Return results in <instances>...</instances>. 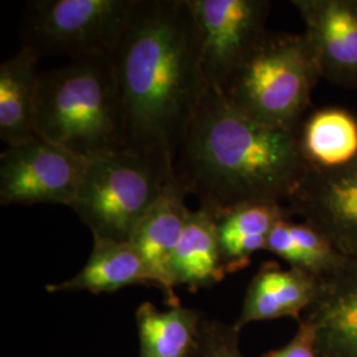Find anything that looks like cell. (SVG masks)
<instances>
[{
  "label": "cell",
  "instance_id": "cell-11",
  "mask_svg": "<svg viewBox=\"0 0 357 357\" xmlns=\"http://www.w3.org/2000/svg\"><path fill=\"white\" fill-rule=\"evenodd\" d=\"M187 195L175 175L128 241L141 257L153 287L162 291L171 307L180 305L172 277V258L191 212L185 205Z\"/></svg>",
  "mask_w": 357,
  "mask_h": 357
},
{
  "label": "cell",
  "instance_id": "cell-17",
  "mask_svg": "<svg viewBox=\"0 0 357 357\" xmlns=\"http://www.w3.org/2000/svg\"><path fill=\"white\" fill-rule=\"evenodd\" d=\"M227 275L217 237L216 216L200 206L187 218L172 258L175 286H185L192 293L208 289Z\"/></svg>",
  "mask_w": 357,
  "mask_h": 357
},
{
  "label": "cell",
  "instance_id": "cell-5",
  "mask_svg": "<svg viewBox=\"0 0 357 357\" xmlns=\"http://www.w3.org/2000/svg\"><path fill=\"white\" fill-rule=\"evenodd\" d=\"M176 175L158 156L126 149L91 159L70 206L93 238L128 243Z\"/></svg>",
  "mask_w": 357,
  "mask_h": 357
},
{
  "label": "cell",
  "instance_id": "cell-14",
  "mask_svg": "<svg viewBox=\"0 0 357 357\" xmlns=\"http://www.w3.org/2000/svg\"><path fill=\"white\" fill-rule=\"evenodd\" d=\"M216 216L217 237L227 274L248 268L255 253L266 250L270 233L283 218H293L286 204L246 203Z\"/></svg>",
  "mask_w": 357,
  "mask_h": 357
},
{
  "label": "cell",
  "instance_id": "cell-19",
  "mask_svg": "<svg viewBox=\"0 0 357 357\" xmlns=\"http://www.w3.org/2000/svg\"><path fill=\"white\" fill-rule=\"evenodd\" d=\"M203 320L193 308L178 305L162 311L143 302L135 312L139 357H193Z\"/></svg>",
  "mask_w": 357,
  "mask_h": 357
},
{
  "label": "cell",
  "instance_id": "cell-10",
  "mask_svg": "<svg viewBox=\"0 0 357 357\" xmlns=\"http://www.w3.org/2000/svg\"><path fill=\"white\" fill-rule=\"evenodd\" d=\"M320 76L357 89V0H294Z\"/></svg>",
  "mask_w": 357,
  "mask_h": 357
},
{
  "label": "cell",
  "instance_id": "cell-1",
  "mask_svg": "<svg viewBox=\"0 0 357 357\" xmlns=\"http://www.w3.org/2000/svg\"><path fill=\"white\" fill-rule=\"evenodd\" d=\"M112 61L126 113L128 149L175 168L206 86L188 0H137Z\"/></svg>",
  "mask_w": 357,
  "mask_h": 357
},
{
  "label": "cell",
  "instance_id": "cell-20",
  "mask_svg": "<svg viewBox=\"0 0 357 357\" xmlns=\"http://www.w3.org/2000/svg\"><path fill=\"white\" fill-rule=\"evenodd\" d=\"M266 250L280 257L290 268L318 278L331 274L345 257L320 230L293 218H283L275 224L268 236Z\"/></svg>",
  "mask_w": 357,
  "mask_h": 357
},
{
  "label": "cell",
  "instance_id": "cell-7",
  "mask_svg": "<svg viewBox=\"0 0 357 357\" xmlns=\"http://www.w3.org/2000/svg\"><path fill=\"white\" fill-rule=\"evenodd\" d=\"M89 160L35 137L0 156V203L72 206Z\"/></svg>",
  "mask_w": 357,
  "mask_h": 357
},
{
  "label": "cell",
  "instance_id": "cell-4",
  "mask_svg": "<svg viewBox=\"0 0 357 357\" xmlns=\"http://www.w3.org/2000/svg\"><path fill=\"white\" fill-rule=\"evenodd\" d=\"M319 78L305 35L268 31L220 90L255 121L296 130Z\"/></svg>",
  "mask_w": 357,
  "mask_h": 357
},
{
  "label": "cell",
  "instance_id": "cell-3",
  "mask_svg": "<svg viewBox=\"0 0 357 357\" xmlns=\"http://www.w3.org/2000/svg\"><path fill=\"white\" fill-rule=\"evenodd\" d=\"M36 135L88 160L128 149V122L110 57L40 73Z\"/></svg>",
  "mask_w": 357,
  "mask_h": 357
},
{
  "label": "cell",
  "instance_id": "cell-9",
  "mask_svg": "<svg viewBox=\"0 0 357 357\" xmlns=\"http://www.w3.org/2000/svg\"><path fill=\"white\" fill-rule=\"evenodd\" d=\"M294 216L320 230L344 255H357V156L332 169L310 168L287 203Z\"/></svg>",
  "mask_w": 357,
  "mask_h": 357
},
{
  "label": "cell",
  "instance_id": "cell-12",
  "mask_svg": "<svg viewBox=\"0 0 357 357\" xmlns=\"http://www.w3.org/2000/svg\"><path fill=\"white\" fill-rule=\"evenodd\" d=\"M320 357H357V255L321 278L319 295L303 319Z\"/></svg>",
  "mask_w": 357,
  "mask_h": 357
},
{
  "label": "cell",
  "instance_id": "cell-21",
  "mask_svg": "<svg viewBox=\"0 0 357 357\" xmlns=\"http://www.w3.org/2000/svg\"><path fill=\"white\" fill-rule=\"evenodd\" d=\"M240 332L241 330L234 323L203 320L193 357H243Z\"/></svg>",
  "mask_w": 357,
  "mask_h": 357
},
{
  "label": "cell",
  "instance_id": "cell-16",
  "mask_svg": "<svg viewBox=\"0 0 357 357\" xmlns=\"http://www.w3.org/2000/svg\"><path fill=\"white\" fill-rule=\"evenodd\" d=\"M153 286L139 255L130 243L94 238L88 262L76 275L52 283L48 293L112 294L128 286Z\"/></svg>",
  "mask_w": 357,
  "mask_h": 357
},
{
  "label": "cell",
  "instance_id": "cell-15",
  "mask_svg": "<svg viewBox=\"0 0 357 357\" xmlns=\"http://www.w3.org/2000/svg\"><path fill=\"white\" fill-rule=\"evenodd\" d=\"M38 59V52L23 45L0 65V137L8 147L36 137Z\"/></svg>",
  "mask_w": 357,
  "mask_h": 357
},
{
  "label": "cell",
  "instance_id": "cell-13",
  "mask_svg": "<svg viewBox=\"0 0 357 357\" xmlns=\"http://www.w3.org/2000/svg\"><path fill=\"white\" fill-rule=\"evenodd\" d=\"M320 286L321 278L268 261L258 268L249 283L240 317L234 324L243 330L255 321L281 318L301 321L317 301Z\"/></svg>",
  "mask_w": 357,
  "mask_h": 357
},
{
  "label": "cell",
  "instance_id": "cell-8",
  "mask_svg": "<svg viewBox=\"0 0 357 357\" xmlns=\"http://www.w3.org/2000/svg\"><path fill=\"white\" fill-rule=\"evenodd\" d=\"M200 35L205 85L222 89L268 33L266 0H188Z\"/></svg>",
  "mask_w": 357,
  "mask_h": 357
},
{
  "label": "cell",
  "instance_id": "cell-2",
  "mask_svg": "<svg viewBox=\"0 0 357 357\" xmlns=\"http://www.w3.org/2000/svg\"><path fill=\"white\" fill-rule=\"evenodd\" d=\"M308 169L296 130L255 121L208 85L175 165L184 190L215 215L246 203H289Z\"/></svg>",
  "mask_w": 357,
  "mask_h": 357
},
{
  "label": "cell",
  "instance_id": "cell-22",
  "mask_svg": "<svg viewBox=\"0 0 357 357\" xmlns=\"http://www.w3.org/2000/svg\"><path fill=\"white\" fill-rule=\"evenodd\" d=\"M261 357H320V355L314 332L305 320H301L293 339L287 344L270 351Z\"/></svg>",
  "mask_w": 357,
  "mask_h": 357
},
{
  "label": "cell",
  "instance_id": "cell-18",
  "mask_svg": "<svg viewBox=\"0 0 357 357\" xmlns=\"http://www.w3.org/2000/svg\"><path fill=\"white\" fill-rule=\"evenodd\" d=\"M296 134L308 168H339L357 156V119L344 109L315 110L301 122Z\"/></svg>",
  "mask_w": 357,
  "mask_h": 357
},
{
  "label": "cell",
  "instance_id": "cell-6",
  "mask_svg": "<svg viewBox=\"0 0 357 357\" xmlns=\"http://www.w3.org/2000/svg\"><path fill=\"white\" fill-rule=\"evenodd\" d=\"M137 0H38L28 3L23 40L38 54L75 60L113 57Z\"/></svg>",
  "mask_w": 357,
  "mask_h": 357
}]
</instances>
